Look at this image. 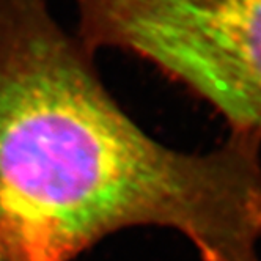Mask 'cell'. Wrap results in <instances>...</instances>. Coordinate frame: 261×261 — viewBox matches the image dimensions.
<instances>
[{"instance_id": "1", "label": "cell", "mask_w": 261, "mask_h": 261, "mask_svg": "<svg viewBox=\"0 0 261 261\" xmlns=\"http://www.w3.org/2000/svg\"><path fill=\"white\" fill-rule=\"evenodd\" d=\"M0 222L32 261H72L134 227L258 261L261 140L230 130L206 153L165 146L107 91L49 0H0Z\"/></svg>"}, {"instance_id": "2", "label": "cell", "mask_w": 261, "mask_h": 261, "mask_svg": "<svg viewBox=\"0 0 261 261\" xmlns=\"http://www.w3.org/2000/svg\"><path fill=\"white\" fill-rule=\"evenodd\" d=\"M77 38L151 63L261 140V0H77Z\"/></svg>"}, {"instance_id": "3", "label": "cell", "mask_w": 261, "mask_h": 261, "mask_svg": "<svg viewBox=\"0 0 261 261\" xmlns=\"http://www.w3.org/2000/svg\"><path fill=\"white\" fill-rule=\"evenodd\" d=\"M0 261H32L0 222Z\"/></svg>"}, {"instance_id": "4", "label": "cell", "mask_w": 261, "mask_h": 261, "mask_svg": "<svg viewBox=\"0 0 261 261\" xmlns=\"http://www.w3.org/2000/svg\"><path fill=\"white\" fill-rule=\"evenodd\" d=\"M198 256H200L201 261H223V259H220L219 256H216L214 253H211V252H208V250L198 252Z\"/></svg>"}]
</instances>
